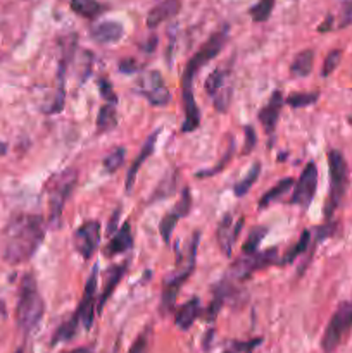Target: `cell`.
Wrapping results in <instances>:
<instances>
[{
    "mask_svg": "<svg viewBox=\"0 0 352 353\" xmlns=\"http://www.w3.org/2000/svg\"><path fill=\"white\" fill-rule=\"evenodd\" d=\"M43 238V217L37 214H16L3 230V261L12 265L28 262L37 254Z\"/></svg>",
    "mask_w": 352,
    "mask_h": 353,
    "instance_id": "6da1fadb",
    "label": "cell"
},
{
    "mask_svg": "<svg viewBox=\"0 0 352 353\" xmlns=\"http://www.w3.org/2000/svg\"><path fill=\"white\" fill-rule=\"evenodd\" d=\"M228 40V28L224 26L223 30L214 31L209 37V40L193 54V57L186 62L185 72L182 78V92H183V109H185V121H183L182 131L183 133H190L195 131L200 124V110L195 102V95H193V81H195V74L202 65L213 61L221 50H223L224 43Z\"/></svg>",
    "mask_w": 352,
    "mask_h": 353,
    "instance_id": "7a4b0ae2",
    "label": "cell"
},
{
    "mask_svg": "<svg viewBox=\"0 0 352 353\" xmlns=\"http://www.w3.org/2000/svg\"><path fill=\"white\" fill-rule=\"evenodd\" d=\"M45 314V302L38 292L37 279L31 272L24 274L19 283L16 305V323L23 334H31L41 323Z\"/></svg>",
    "mask_w": 352,
    "mask_h": 353,
    "instance_id": "3957f363",
    "label": "cell"
},
{
    "mask_svg": "<svg viewBox=\"0 0 352 353\" xmlns=\"http://www.w3.org/2000/svg\"><path fill=\"white\" fill-rule=\"evenodd\" d=\"M200 234L199 231H195L192 241L188 245V254H186V259L183 262L185 264L182 265V262L178 261V269L173 271L168 278L164 279V288H162L161 295V310L162 312H169L175 307L176 299L179 295V290L185 285L186 279L192 276V272L195 271V257H197V247H199Z\"/></svg>",
    "mask_w": 352,
    "mask_h": 353,
    "instance_id": "277c9868",
    "label": "cell"
},
{
    "mask_svg": "<svg viewBox=\"0 0 352 353\" xmlns=\"http://www.w3.org/2000/svg\"><path fill=\"white\" fill-rule=\"evenodd\" d=\"M78 179V172L76 169H66V171L59 172L54 178L48 181L47 195H48V224L54 228L59 226L61 223L62 210H64L66 200L71 195L72 188Z\"/></svg>",
    "mask_w": 352,
    "mask_h": 353,
    "instance_id": "5b68a950",
    "label": "cell"
},
{
    "mask_svg": "<svg viewBox=\"0 0 352 353\" xmlns=\"http://www.w3.org/2000/svg\"><path fill=\"white\" fill-rule=\"evenodd\" d=\"M328 168H330V195L324 207V217L330 219L337 207L340 205L349 186V168L342 152H328Z\"/></svg>",
    "mask_w": 352,
    "mask_h": 353,
    "instance_id": "8992f818",
    "label": "cell"
},
{
    "mask_svg": "<svg viewBox=\"0 0 352 353\" xmlns=\"http://www.w3.org/2000/svg\"><path fill=\"white\" fill-rule=\"evenodd\" d=\"M352 327V300L342 302L335 314L331 316L326 330H324L323 340H321V348L324 353H331L337 350L338 345L342 343L347 333Z\"/></svg>",
    "mask_w": 352,
    "mask_h": 353,
    "instance_id": "52a82bcc",
    "label": "cell"
},
{
    "mask_svg": "<svg viewBox=\"0 0 352 353\" xmlns=\"http://www.w3.org/2000/svg\"><path fill=\"white\" fill-rule=\"evenodd\" d=\"M135 90H137L141 97H145L150 105L155 107L168 105L169 100H171V93H169L168 86H166L164 79H162L159 71L144 72V74L137 79V88Z\"/></svg>",
    "mask_w": 352,
    "mask_h": 353,
    "instance_id": "ba28073f",
    "label": "cell"
},
{
    "mask_svg": "<svg viewBox=\"0 0 352 353\" xmlns=\"http://www.w3.org/2000/svg\"><path fill=\"white\" fill-rule=\"evenodd\" d=\"M97 283H99V265H93L92 274H90L85 290H83L81 302L76 307L75 314L71 317L78 326L81 324L83 330H90L93 324V316H95L97 305Z\"/></svg>",
    "mask_w": 352,
    "mask_h": 353,
    "instance_id": "9c48e42d",
    "label": "cell"
},
{
    "mask_svg": "<svg viewBox=\"0 0 352 353\" xmlns=\"http://www.w3.org/2000/svg\"><path fill=\"white\" fill-rule=\"evenodd\" d=\"M276 259H278V248H269V250L261 252V254L245 255V257L238 259V261H235L233 264H231V279L245 281V279L251 278L252 272L257 271V269H264L268 268V265L275 264Z\"/></svg>",
    "mask_w": 352,
    "mask_h": 353,
    "instance_id": "30bf717a",
    "label": "cell"
},
{
    "mask_svg": "<svg viewBox=\"0 0 352 353\" xmlns=\"http://www.w3.org/2000/svg\"><path fill=\"white\" fill-rule=\"evenodd\" d=\"M316 188H317V168L316 164L311 161L307 162L306 168H304L302 172H300L299 181H297L295 188H293L290 203H292V205H299L302 210L309 209L311 202H313L314 195H316Z\"/></svg>",
    "mask_w": 352,
    "mask_h": 353,
    "instance_id": "8fae6325",
    "label": "cell"
},
{
    "mask_svg": "<svg viewBox=\"0 0 352 353\" xmlns=\"http://www.w3.org/2000/svg\"><path fill=\"white\" fill-rule=\"evenodd\" d=\"M75 248L85 261H90L100 243V223L99 221H86L76 228L72 234Z\"/></svg>",
    "mask_w": 352,
    "mask_h": 353,
    "instance_id": "7c38bea8",
    "label": "cell"
},
{
    "mask_svg": "<svg viewBox=\"0 0 352 353\" xmlns=\"http://www.w3.org/2000/svg\"><path fill=\"white\" fill-rule=\"evenodd\" d=\"M190 207H192V195H190L188 188H183L176 209L171 210L169 214H166V216L162 217L161 224H159V233H161V238L164 240V243H169V241H171L173 230H175V226L178 224V221L190 212Z\"/></svg>",
    "mask_w": 352,
    "mask_h": 353,
    "instance_id": "4fadbf2b",
    "label": "cell"
},
{
    "mask_svg": "<svg viewBox=\"0 0 352 353\" xmlns=\"http://www.w3.org/2000/svg\"><path fill=\"white\" fill-rule=\"evenodd\" d=\"M242 226H244V217H238L235 219L233 214H226L223 216V219L219 221L216 230V238L217 243H219L221 250L226 255H231V250H233V245L237 241L238 234H240Z\"/></svg>",
    "mask_w": 352,
    "mask_h": 353,
    "instance_id": "5bb4252c",
    "label": "cell"
},
{
    "mask_svg": "<svg viewBox=\"0 0 352 353\" xmlns=\"http://www.w3.org/2000/svg\"><path fill=\"white\" fill-rule=\"evenodd\" d=\"M283 102H285V100H283L282 92H278V90H276V92L271 95V99L268 100V103H266V105L259 110V114H257L259 123L262 124V128H264V131L268 134L275 133L276 123H278V117H280V112H282Z\"/></svg>",
    "mask_w": 352,
    "mask_h": 353,
    "instance_id": "9a60e30c",
    "label": "cell"
},
{
    "mask_svg": "<svg viewBox=\"0 0 352 353\" xmlns=\"http://www.w3.org/2000/svg\"><path fill=\"white\" fill-rule=\"evenodd\" d=\"M124 34L123 24L117 23V21H104V23L95 24V26L90 30V37L92 40H95L97 43H116L117 40H121Z\"/></svg>",
    "mask_w": 352,
    "mask_h": 353,
    "instance_id": "2e32d148",
    "label": "cell"
},
{
    "mask_svg": "<svg viewBox=\"0 0 352 353\" xmlns=\"http://www.w3.org/2000/svg\"><path fill=\"white\" fill-rule=\"evenodd\" d=\"M182 10V2L179 0H162L157 6L152 7L147 14V26L157 28L164 21L171 19Z\"/></svg>",
    "mask_w": 352,
    "mask_h": 353,
    "instance_id": "e0dca14e",
    "label": "cell"
},
{
    "mask_svg": "<svg viewBox=\"0 0 352 353\" xmlns=\"http://www.w3.org/2000/svg\"><path fill=\"white\" fill-rule=\"evenodd\" d=\"M159 133H161V130H155L154 133L148 134L147 141L144 143V147H141L140 154H138V157L135 159L133 164H131L130 171H128L126 174V192L130 193L131 188H133V183H135V178H137L138 171H140V168L144 165V162L147 161L148 157H150L152 154H154V148H155V141H157V137Z\"/></svg>",
    "mask_w": 352,
    "mask_h": 353,
    "instance_id": "ac0fdd59",
    "label": "cell"
},
{
    "mask_svg": "<svg viewBox=\"0 0 352 353\" xmlns=\"http://www.w3.org/2000/svg\"><path fill=\"white\" fill-rule=\"evenodd\" d=\"M128 265H130V262L126 261L119 265H113V268L107 271V279H106V285H104V292H102V295H100L99 302H97V312L99 314L102 312L106 302L110 299V295H113L114 290H116V286L121 283V279L124 278V274H126V271H128Z\"/></svg>",
    "mask_w": 352,
    "mask_h": 353,
    "instance_id": "d6986e66",
    "label": "cell"
},
{
    "mask_svg": "<svg viewBox=\"0 0 352 353\" xmlns=\"http://www.w3.org/2000/svg\"><path fill=\"white\" fill-rule=\"evenodd\" d=\"M131 247H133V234H131L130 224L124 223L123 228H119V231H117V233L110 238L109 243L106 245L104 255H106V257H114V255L130 250Z\"/></svg>",
    "mask_w": 352,
    "mask_h": 353,
    "instance_id": "ffe728a7",
    "label": "cell"
},
{
    "mask_svg": "<svg viewBox=\"0 0 352 353\" xmlns=\"http://www.w3.org/2000/svg\"><path fill=\"white\" fill-rule=\"evenodd\" d=\"M199 316H200V302L197 296H193L192 300H188L185 305H182L178 310H176L175 324L182 331H186L192 327V324L195 323Z\"/></svg>",
    "mask_w": 352,
    "mask_h": 353,
    "instance_id": "44dd1931",
    "label": "cell"
},
{
    "mask_svg": "<svg viewBox=\"0 0 352 353\" xmlns=\"http://www.w3.org/2000/svg\"><path fill=\"white\" fill-rule=\"evenodd\" d=\"M292 186H293V179L292 178L280 179V181L276 183V185L273 186V188H269L268 192H266L264 195H262L261 199H259L257 209L259 210L268 209V207L271 205L273 202H276V200L282 199V196L285 195L286 192H290V190H292Z\"/></svg>",
    "mask_w": 352,
    "mask_h": 353,
    "instance_id": "7402d4cb",
    "label": "cell"
},
{
    "mask_svg": "<svg viewBox=\"0 0 352 353\" xmlns=\"http://www.w3.org/2000/svg\"><path fill=\"white\" fill-rule=\"evenodd\" d=\"M314 64V50L311 48H306V50L299 52L293 59L292 65H290V72L293 76H299V78H304V76H309L311 71H313Z\"/></svg>",
    "mask_w": 352,
    "mask_h": 353,
    "instance_id": "603a6c76",
    "label": "cell"
},
{
    "mask_svg": "<svg viewBox=\"0 0 352 353\" xmlns=\"http://www.w3.org/2000/svg\"><path fill=\"white\" fill-rule=\"evenodd\" d=\"M71 10L86 19H95L104 12V6L97 0H71Z\"/></svg>",
    "mask_w": 352,
    "mask_h": 353,
    "instance_id": "cb8c5ba5",
    "label": "cell"
},
{
    "mask_svg": "<svg viewBox=\"0 0 352 353\" xmlns=\"http://www.w3.org/2000/svg\"><path fill=\"white\" fill-rule=\"evenodd\" d=\"M116 126V109H114V105H110V103H104L99 110V116H97V131H99V133H106V131L114 130Z\"/></svg>",
    "mask_w": 352,
    "mask_h": 353,
    "instance_id": "d4e9b609",
    "label": "cell"
},
{
    "mask_svg": "<svg viewBox=\"0 0 352 353\" xmlns=\"http://www.w3.org/2000/svg\"><path fill=\"white\" fill-rule=\"evenodd\" d=\"M176 183H178V172H171L166 178H162V181L159 183L157 188L154 190V195L150 196L148 202H157V200H164L168 196H171L176 192Z\"/></svg>",
    "mask_w": 352,
    "mask_h": 353,
    "instance_id": "484cf974",
    "label": "cell"
},
{
    "mask_svg": "<svg viewBox=\"0 0 352 353\" xmlns=\"http://www.w3.org/2000/svg\"><path fill=\"white\" fill-rule=\"evenodd\" d=\"M259 174H261V162H254V164L251 165V169H248L247 174H245V178L242 179L240 183H237V185H235V188H233L235 196L247 195V193L251 192L252 186L255 185V181H257Z\"/></svg>",
    "mask_w": 352,
    "mask_h": 353,
    "instance_id": "4316f807",
    "label": "cell"
},
{
    "mask_svg": "<svg viewBox=\"0 0 352 353\" xmlns=\"http://www.w3.org/2000/svg\"><path fill=\"white\" fill-rule=\"evenodd\" d=\"M311 243V231L309 230H304L302 234H300V238L297 240V243L293 245L292 248H290L289 252L285 254V257L282 259V261L278 262L280 265H285V264H292L293 261H295L297 257H299L300 254H304V252L307 250V247H309Z\"/></svg>",
    "mask_w": 352,
    "mask_h": 353,
    "instance_id": "83f0119b",
    "label": "cell"
},
{
    "mask_svg": "<svg viewBox=\"0 0 352 353\" xmlns=\"http://www.w3.org/2000/svg\"><path fill=\"white\" fill-rule=\"evenodd\" d=\"M266 233H268V228H264V226L252 228L251 233H248V236H247V240H245L244 247H242L244 255L257 254V248H259V245L262 243V240H264Z\"/></svg>",
    "mask_w": 352,
    "mask_h": 353,
    "instance_id": "f1b7e54d",
    "label": "cell"
},
{
    "mask_svg": "<svg viewBox=\"0 0 352 353\" xmlns=\"http://www.w3.org/2000/svg\"><path fill=\"white\" fill-rule=\"evenodd\" d=\"M320 99V93L317 92H302V93H292V95L286 97V105L293 107V109H300V107H307L311 103H316Z\"/></svg>",
    "mask_w": 352,
    "mask_h": 353,
    "instance_id": "f546056e",
    "label": "cell"
},
{
    "mask_svg": "<svg viewBox=\"0 0 352 353\" xmlns=\"http://www.w3.org/2000/svg\"><path fill=\"white\" fill-rule=\"evenodd\" d=\"M124 157H126V148L124 147L114 148V150L110 152L106 159H104V169H106L109 174H113V172H116L117 169L123 165Z\"/></svg>",
    "mask_w": 352,
    "mask_h": 353,
    "instance_id": "4dcf8cb0",
    "label": "cell"
},
{
    "mask_svg": "<svg viewBox=\"0 0 352 353\" xmlns=\"http://www.w3.org/2000/svg\"><path fill=\"white\" fill-rule=\"evenodd\" d=\"M275 7V0H259L254 7L251 9V16L255 23H264L269 19Z\"/></svg>",
    "mask_w": 352,
    "mask_h": 353,
    "instance_id": "1f68e13d",
    "label": "cell"
},
{
    "mask_svg": "<svg viewBox=\"0 0 352 353\" xmlns=\"http://www.w3.org/2000/svg\"><path fill=\"white\" fill-rule=\"evenodd\" d=\"M224 78H226V71L223 69H216V71L211 72L206 79V90L209 93V97L213 99L217 92L224 86Z\"/></svg>",
    "mask_w": 352,
    "mask_h": 353,
    "instance_id": "d6a6232c",
    "label": "cell"
},
{
    "mask_svg": "<svg viewBox=\"0 0 352 353\" xmlns=\"http://www.w3.org/2000/svg\"><path fill=\"white\" fill-rule=\"evenodd\" d=\"M231 92H233V90H231L230 86H223V88L213 97V102H214V107H216V110H219V112H226L231 100Z\"/></svg>",
    "mask_w": 352,
    "mask_h": 353,
    "instance_id": "836d02e7",
    "label": "cell"
},
{
    "mask_svg": "<svg viewBox=\"0 0 352 353\" xmlns=\"http://www.w3.org/2000/svg\"><path fill=\"white\" fill-rule=\"evenodd\" d=\"M340 59H342V50H331L330 54L326 55V59H324L323 71H321V74H323L324 78H326V76H330L331 72H333L335 69H337V65H338V62H340Z\"/></svg>",
    "mask_w": 352,
    "mask_h": 353,
    "instance_id": "e575fe53",
    "label": "cell"
},
{
    "mask_svg": "<svg viewBox=\"0 0 352 353\" xmlns=\"http://www.w3.org/2000/svg\"><path fill=\"white\" fill-rule=\"evenodd\" d=\"M233 141H231V145L230 147H228V150H226V154L223 155V159H221L219 161V165H214L213 169H207V171H199L197 172V178H204V176H213V174H216V172H221L224 169V165L228 164V161H230V157H233Z\"/></svg>",
    "mask_w": 352,
    "mask_h": 353,
    "instance_id": "d590c367",
    "label": "cell"
},
{
    "mask_svg": "<svg viewBox=\"0 0 352 353\" xmlns=\"http://www.w3.org/2000/svg\"><path fill=\"white\" fill-rule=\"evenodd\" d=\"M99 90H100V95L107 100V103H110V105H116L117 97H116V93H114L113 83H110L109 79L100 78L99 79Z\"/></svg>",
    "mask_w": 352,
    "mask_h": 353,
    "instance_id": "8d00e7d4",
    "label": "cell"
},
{
    "mask_svg": "<svg viewBox=\"0 0 352 353\" xmlns=\"http://www.w3.org/2000/svg\"><path fill=\"white\" fill-rule=\"evenodd\" d=\"M245 145H244V154H251L252 148L257 143V137H255V131L252 126H245Z\"/></svg>",
    "mask_w": 352,
    "mask_h": 353,
    "instance_id": "74e56055",
    "label": "cell"
},
{
    "mask_svg": "<svg viewBox=\"0 0 352 353\" xmlns=\"http://www.w3.org/2000/svg\"><path fill=\"white\" fill-rule=\"evenodd\" d=\"M128 353H147V334H140Z\"/></svg>",
    "mask_w": 352,
    "mask_h": 353,
    "instance_id": "f35d334b",
    "label": "cell"
},
{
    "mask_svg": "<svg viewBox=\"0 0 352 353\" xmlns=\"http://www.w3.org/2000/svg\"><path fill=\"white\" fill-rule=\"evenodd\" d=\"M137 61L135 59H123L119 62V71L124 72V74H131V72L137 71Z\"/></svg>",
    "mask_w": 352,
    "mask_h": 353,
    "instance_id": "ab89813d",
    "label": "cell"
},
{
    "mask_svg": "<svg viewBox=\"0 0 352 353\" xmlns=\"http://www.w3.org/2000/svg\"><path fill=\"white\" fill-rule=\"evenodd\" d=\"M261 338H255V340H251L247 341V343H235V348L237 350H242V352H251L252 348L257 347V345H261Z\"/></svg>",
    "mask_w": 352,
    "mask_h": 353,
    "instance_id": "60d3db41",
    "label": "cell"
},
{
    "mask_svg": "<svg viewBox=\"0 0 352 353\" xmlns=\"http://www.w3.org/2000/svg\"><path fill=\"white\" fill-rule=\"evenodd\" d=\"M119 216H121V209H116L113 216H110L109 226H107V234H109V236L110 234H114V231H116V224H117V219H119Z\"/></svg>",
    "mask_w": 352,
    "mask_h": 353,
    "instance_id": "b9f144b4",
    "label": "cell"
},
{
    "mask_svg": "<svg viewBox=\"0 0 352 353\" xmlns=\"http://www.w3.org/2000/svg\"><path fill=\"white\" fill-rule=\"evenodd\" d=\"M62 353H92V352H90V348H75V350L71 352H62Z\"/></svg>",
    "mask_w": 352,
    "mask_h": 353,
    "instance_id": "7bdbcfd3",
    "label": "cell"
},
{
    "mask_svg": "<svg viewBox=\"0 0 352 353\" xmlns=\"http://www.w3.org/2000/svg\"><path fill=\"white\" fill-rule=\"evenodd\" d=\"M7 152V145L6 143H0V155H3Z\"/></svg>",
    "mask_w": 352,
    "mask_h": 353,
    "instance_id": "ee69618b",
    "label": "cell"
},
{
    "mask_svg": "<svg viewBox=\"0 0 352 353\" xmlns=\"http://www.w3.org/2000/svg\"><path fill=\"white\" fill-rule=\"evenodd\" d=\"M0 314H6V307H3L2 302H0Z\"/></svg>",
    "mask_w": 352,
    "mask_h": 353,
    "instance_id": "f6af8a7d",
    "label": "cell"
},
{
    "mask_svg": "<svg viewBox=\"0 0 352 353\" xmlns=\"http://www.w3.org/2000/svg\"><path fill=\"white\" fill-rule=\"evenodd\" d=\"M16 353H24V350H23V348H19V350H17Z\"/></svg>",
    "mask_w": 352,
    "mask_h": 353,
    "instance_id": "bcb514c9",
    "label": "cell"
},
{
    "mask_svg": "<svg viewBox=\"0 0 352 353\" xmlns=\"http://www.w3.org/2000/svg\"><path fill=\"white\" fill-rule=\"evenodd\" d=\"M223 353H233V352H223Z\"/></svg>",
    "mask_w": 352,
    "mask_h": 353,
    "instance_id": "7dc6e473",
    "label": "cell"
}]
</instances>
